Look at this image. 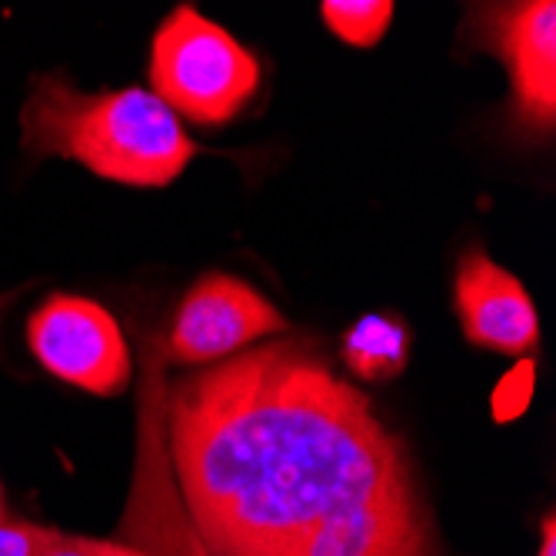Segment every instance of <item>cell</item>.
Wrapping results in <instances>:
<instances>
[{
  "label": "cell",
  "mask_w": 556,
  "mask_h": 556,
  "mask_svg": "<svg viewBox=\"0 0 556 556\" xmlns=\"http://www.w3.org/2000/svg\"><path fill=\"white\" fill-rule=\"evenodd\" d=\"M164 430L180 503L211 556H290L340 514L417 500L367 393L307 340L243 350L177 380Z\"/></svg>",
  "instance_id": "obj_1"
},
{
  "label": "cell",
  "mask_w": 556,
  "mask_h": 556,
  "mask_svg": "<svg viewBox=\"0 0 556 556\" xmlns=\"http://www.w3.org/2000/svg\"><path fill=\"white\" fill-rule=\"evenodd\" d=\"M21 130L27 154L67 157L130 187H167L197 154L180 117L150 90L84 93L61 74L34 80Z\"/></svg>",
  "instance_id": "obj_2"
},
{
  "label": "cell",
  "mask_w": 556,
  "mask_h": 556,
  "mask_svg": "<svg viewBox=\"0 0 556 556\" xmlns=\"http://www.w3.org/2000/svg\"><path fill=\"white\" fill-rule=\"evenodd\" d=\"M150 93L193 124H227L261 87V64L224 27L177 8L150 47Z\"/></svg>",
  "instance_id": "obj_3"
},
{
  "label": "cell",
  "mask_w": 556,
  "mask_h": 556,
  "mask_svg": "<svg viewBox=\"0 0 556 556\" xmlns=\"http://www.w3.org/2000/svg\"><path fill=\"white\" fill-rule=\"evenodd\" d=\"M164 346H143V377H140V424H137V460L134 483L121 520V540L130 549L147 556H211L200 543L167 457V430H164Z\"/></svg>",
  "instance_id": "obj_4"
},
{
  "label": "cell",
  "mask_w": 556,
  "mask_h": 556,
  "mask_svg": "<svg viewBox=\"0 0 556 556\" xmlns=\"http://www.w3.org/2000/svg\"><path fill=\"white\" fill-rule=\"evenodd\" d=\"M27 343L43 370L97 396L130 383V350L117 320L87 296H50L27 320Z\"/></svg>",
  "instance_id": "obj_5"
},
{
  "label": "cell",
  "mask_w": 556,
  "mask_h": 556,
  "mask_svg": "<svg viewBox=\"0 0 556 556\" xmlns=\"http://www.w3.org/2000/svg\"><path fill=\"white\" fill-rule=\"evenodd\" d=\"M280 330L290 324L264 293L230 274H207L184 296L164 353L177 364H220Z\"/></svg>",
  "instance_id": "obj_6"
},
{
  "label": "cell",
  "mask_w": 556,
  "mask_h": 556,
  "mask_svg": "<svg viewBox=\"0 0 556 556\" xmlns=\"http://www.w3.org/2000/svg\"><path fill=\"white\" fill-rule=\"evenodd\" d=\"M486 43L503 61L514 90V114L530 134H549L556 121V4L490 8Z\"/></svg>",
  "instance_id": "obj_7"
},
{
  "label": "cell",
  "mask_w": 556,
  "mask_h": 556,
  "mask_svg": "<svg viewBox=\"0 0 556 556\" xmlns=\"http://www.w3.org/2000/svg\"><path fill=\"white\" fill-rule=\"evenodd\" d=\"M453 303L473 346L493 353H533L540 343V314L527 287L490 261L483 250H470L453 277Z\"/></svg>",
  "instance_id": "obj_8"
},
{
  "label": "cell",
  "mask_w": 556,
  "mask_h": 556,
  "mask_svg": "<svg viewBox=\"0 0 556 556\" xmlns=\"http://www.w3.org/2000/svg\"><path fill=\"white\" fill-rule=\"evenodd\" d=\"M427 520L417 500L340 514L300 540L290 556H417Z\"/></svg>",
  "instance_id": "obj_9"
},
{
  "label": "cell",
  "mask_w": 556,
  "mask_h": 556,
  "mask_svg": "<svg viewBox=\"0 0 556 556\" xmlns=\"http://www.w3.org/2000/svg\"><path fill=\"white\" fill-rule=\"evenodd\" d=\"M407 353H410L407 324L390 314H367L346 330L340 357L353 377H361L367 383H387L403 374Z\"/></svg>",
  "instance_id": "obj_10"
},
{
  "label": "cell",
  "mask_w": 556,
  "mask_h": 556,
  "mask_svg": "<svg viewBox=\"0 0 556 556\" xmlns=\"http://www.w3.org/2000/svg\"><path fill=\"white\" fill-rule=\"evenodd\" d=\"M324 24L350 47H374L393 21L390 0H327L320 4Z\"/></svg>",
  "instance_id": "obj_11"
},
{
  "label": "cell",
  "mask_w": 556,
  "mask_h": 556,
  "mask_svg": "<svg viewBox=\"0 0 556 556\" xmlns=\"http://www.w3.org/2000/svg\"><path fill=\"white\" fill-rule=\"evenodd\" d=\"M40 536H43V527L0 520V556H34Z\"/></svg>",
  "instance_id": "obj_12"
},
{
  "label": "cell",
  "mask_w": 556,
  "mask_h": 556,
  "mask_svg": "<svg viewBox=\"0 0 556 556\" xmlns=\"http://www.w3.org/2000/svg\"><path fill=\"white\" fill-rule=\"evenodd\" d=\"M34 556H93L87 546V536H64L54 530H43Z\"/></svg>",
  "instance_id": "obj_13"
},
{
  "label": "cell",
  "mask_w": 556,
  "mask_h": 556,
  "mask_svg": "<svg viewBox=\"0 0 556 556\" xmlns=\"http://www.w3.org/2000/svg\"><path fill=\"white\" fill-rule=\"evenodd\" d=\"M87 546H90L93 556H147V553H140V549H130V546L111 543V540H87Z\"/></svg>",
  "instance_id": "obj_14"
},
{
  "label": "cell",
  "mask_w": 556,
  "mask_h": 556,
  "mask_svg": "<svg viewBox=\"0 0 556 556\" xmlns=\"http://www.w3.org/2000/svg\"><path fill=\"white\" fill-rule=\"evenodd\" d=\"M540 556H556V520L553 514L543 517V543H540Z\"/></svg>",
  "instance_id": "obj_15"
},
{
  "label": "cell",
  "mask_w": 556,
  "mask_h": 556,
  "mask_svg": "<svg viewBox=\"0 0 556 556\" xmlns=\"http://www.w3.org/2000/svg\"><path fill=\"white\" fill-rule=\"evenodd\" d=\"M0 520H4V493H0Z\"/></svg>",
  "instance_id": "obj_16"
}]
</instances>
